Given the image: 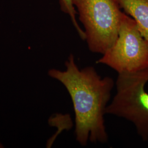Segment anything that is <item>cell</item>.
I'll return each mask as SVG.
<instances>
[{
  "mask_svg": "<svg viewBox=\"0 0 148 148\" xmlns=\"http://www.w3.org/2000/svg\"><path fill=\"white\" fill-rule=\"evenodd\" d=\"M96 63L107 65L118 74L148 68V41L132 17L122 13L115 42Z\"/></svg>",
  "mask_w": 148,
  "mask_h": 148,
  "instance_id": "277c9868",
  "label": "cell"
},
{
  "mask_svg": "<svg viewBox=\"0 0 148 148\" xmlns=\"http://www.w3.org/2000/svg\"><path fill=\"white\" fill-rule=\"evenodd\" d=\"M4 147H4V145H3V144L0 142V148H3Z\"/></svg>",
  "mask_w": 148,
  "mask_h": 148,
  "instance_id": "52a82bcc",
  "label": "cell"
},
{
  "mask_svg": "<svg viewBox=\"0 0 148 148\" xmlns=\"http://www.w3.org/2000/svg\"><path fill=\"white\" fill-rule=\"evenodd\" d=\"M59 3L62 11L69 14L71 21H76V15L77 13L73 5L72 0H59Z\"/></svg>",
  "mask_w": 148,
  "mask_h": 148,
  "instance_id": "8992f818",
  "label": "cell"
},
{
  "mask_svg": "<svg viewBox=\"0 0 148 148\" xmlns=\"http://www.w3.org/2000/svg\"><path fill=\"white\" fill-rule=\"evenodd\" d=\"M65 66V70L49 69L48 75L62 83L70 96L76 141L83 147L88 142L106 143L108 135L104 116L115 82L109 76L102 78L93 66L79 69L72 54Z\"/></svg>",
  "mask_w": 148,
  "mask_h": 148,
  "instance_id": "6da1fadb",
  "label": "cell"
},
{
  "mask_svg": "<svg viewBox=\"0 0 148 148\" xmlns=\"http://www.w3.org/2000/svg\"><path fill=\"white\" fill-rule=\"evenodd\" d=\"M148 68L133 73L118 74L116 95L106 114L131 122L144 141L148 140Z\"/></svg>",
  "mask_w": 148,
  "mask_h": 148,
  "instance_id": "3957f363",
  "label": "cell"
},
{
  "mask_svg": "<svg viewBox=\"0 0 148 148\" xmlns=\"http://www.w3.org/2000/svg\"><path fill=\"white\" fill-rule=\"evenodd\" d=\"M92 52L103 54L118 36L122 12L117 0H72Z\"/></svg>",
  "mask_w": 148,
  "mask_h": 148,
  "instance_id": "7a4b0ae2",
  "label": "cell"
},
{
  "mask_svg": "<svg viewBox=\"0 0 148 148\" xmlns=\"http://www.w3.org/2000/svg\"><path fill=\"white\" fill-rule=\"evenodd\" d=\"M120 8L136 22L138 28L148 41V0H117Z\"/></svg>",
  "mask_w": 148,
  "mask_h": 148,
  "instance_id": "5b68a950",
  "label": "cell"
}]
</instances>
